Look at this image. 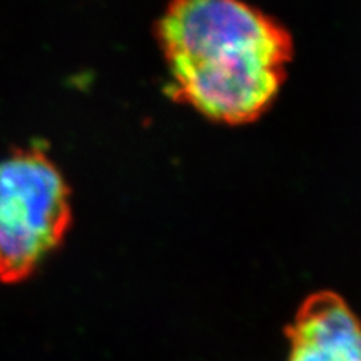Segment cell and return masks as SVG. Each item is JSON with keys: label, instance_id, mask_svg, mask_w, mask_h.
<instances>
[{"label": "cell", "instance_id": "1", "mask_svg": "<svg viewBox=\"0 0 361 361\" xmlns=\"http://www.w3.org/2000/svg\"><path fill=\"white\" fill-rule=\"evenodd\" d=\"M157 39L171 97L226 126L274 104L293 54L288 29L244 0H171Z\"/></svg>", "mask_w": 361, "mask_h": 361}, {"label": "cell", "instance_id": "2", "mask_svg": "<svg viewBox=\"0 0 361 361\" xmlns=\"http://www.w3.org/2000/svg\"><path fill=\"white\" fill-rule=\"evenodd\" d=\"M70 224V188L47 154L30 148L0 161V280L27 277Z\"/></svg>", "mask_w": 361, "mask_h": 361}, {"label": "cell", "instance_id": "3", "mask_svg": "<svg viewBox=\"0 0 361 361\" xmlns=\"http://www.w3.org/2000/svg\"><path fill=\"white\" fill-rule=\"evenodd\" d=\"M285 336L288 361H361V321L333 290L304 298Z\"/></svg>", "mask_w": 361, "mask_h": 361}]
</instances>
